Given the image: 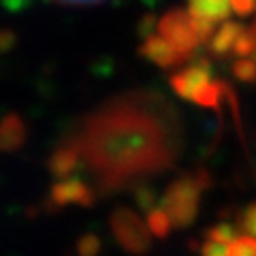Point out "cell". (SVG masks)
<instances>
[{
	"mask_svg": "<svg viewBox=\"0 0 256 256\" xmlns=\"http://www.w3.org/2000/svg\"><path fill=\"white\" fill-rule=\"evenodd\" d=\"M156 120L160 118L130 105L111 107L92 118L84 139L75 143L98 169L100 184L120 188L130 175L156 171L171 162L173 150Z\"/></svg>",
	"mask_w": 256,
	"mask_h": 256,
	"instance_id": "6da1fadb",
	"label": "cell"
},
{
	"mask_svg": "<svg viewBox=\"0 0 256 256\" xmlns=\"http://www.w3.org/2000/svg\"><path fill=\"white\" fill-rule=\"evenodd\" d=\"M201 192H203V186L196 182L194 173L175 180L171 186L166 188L160 205L169 212L173 226L186 228L194 222L196 214H198V203H201Z\"/></svg>",
	"mask_w": 256,
	"mask_h": 256,
	"instance_id": "7a4b0ae2",
	"label": "cell"
},
{
	"mask_svg": "<svg viewBox=\"0 0 256 256\" xmlns=\"http://www.w3.org/2000/svg\"><path fill=\"white\" fill-rule=\"evenodd\" d=\"M109 224H111V233H114L118 244L122 246L126 252L141 256L150 250V246H152L150 226L132 210L118 207V210H114V214H111Z\"/></svg>",
	"mask_w": 256,
	"mask_h": 256,
	"instance_id": "3957f363",
	"label": "cell"
},
{
	"mask_svg": "<svg viewBox=\"0 0 256 256\" xmlns=\"http://www.w3.org/2000/svg\"><path fill=\"white\" fill-rule=\"evenodd\" d=\"M158 34H162L166 41H171L178 50L190 58L192 52L196 50L203 41L192 28V15L190 11H171L158 22Z\"/></svg>",
	"mask_w": 256,
	"mask_h": 256,
	"instance_id": "277c9868",
	"label": "cell"
},
{
	"mask_svg": "<svg viewBox=\"0 0 256 256\" xmlns=\"http://www.w3.org/2000/svg\"><path fill=\"white\" fill-rule=\"evenodd\" d=\"M212 82V68L205 60H198L194 64H188L184 70L175 73L171 77V88L175 90V94L182 96L186 100H194V96L198 90Z\"/></svg>",
	"mask_w": 256,
	"mask_h": 256,
	"instance_id": "5b68a950",
	"label": "cell"
},
{
	"mask_svg": "<svg viewBox=\"0 0 256 256\" xmlns=\"http://www.w3.org/2000/svg\"><path fill=\"white\" fill-rule=\"evenodd\" d=\"M50 201L56 207L64 205H79V207H92L94 205V192L84 180L79 178H64L56 182L50 192Z\"/></svg>",
	"mask_w": 256,
	"mask_h": 256,
	"instance_id": "8992f818",
	"label": "cell"
},
{
	"mask_svg": "<svg viewBox=\"0 0 256 256\" xmlns=\"http://www.w3.org/2000/svg\"><path fill=\"white\" fill-rule=\"evenodd\" d=\"M141 56H146L150 62L158 64L162 68H171V66H178L184 60H188L178 47H175L171 41H166L162 34H150L146 38V43L141 45Z\"/></svg>",
	"mask_w": 256,
	"mask_h": 256,
	"instance_id": "52a82bcc",
	"label": "cell"
},
{
	"mask_svg": "<svg viewBox=\"0 0 256 256\" xmlns=\"http://www.w3.org/2000/svg\"><path fill=\"white\" fill-rule=\"evenodd\" d=\"M28 130L18 114H9L0 120V152H15L26 143Z\"/></svg>",
	"mask_w": 256,
	"mask_h": 256,
	"instance_id": "ba28073f",
	"label": "cell"
},
{
	"mask_svg": "<svg viewBox=\"0 0 256 256\" xmlns=\"http://www.w3.org/2000/svg\"><path fill=\"white\" fill-rule=\"evenodd\" d=\"M79 148H77V143H62V146H58L54 152H52V156H50V171L54 178H58V180H64V178H68L70 173L75 171V166L79 164Z\"/></svg>",
	"mask_w": 256,
	"mask_h": 256,
	"instance_id": "9c48e42d",
	"label": "cell"
},
{
	"mask_svg": "<svg viewBox=\"0 0 256 256\" xmlns=\"http://www.w3.org/2000/svg\"><path fill=\"white\" fill-rule=\"evenodd\" d=\"M188 11L198 18L222 22L233 9H230V0H188Z\"/></svg>",
	"mask_w": 256,
	"mask_h": 256,
	"instance_id": "30bf717a",
	"label": "cell"
},
{
	"mask_svg": "<svg viewBox=\"0 0 256 256\" xmlns=\"http://www.w3.org/2000/svg\"><path fill=\"white\" fill-rule=\"evenodd\" d=\"M242 26L235 22H226L224 26L218 30V32H214V36H212V52L216 56H224V54H230L233 52V45L237 41V36L242 34Z\"/></svg>",
	"mask_w": 256,
	"mask_h": 256,
	"instance_id": "8fae6325",
	"label": "cell"
},
{
	"mask_svg": "<svg viewBox=\"0 0 256 256\" xmlns=\"http://www.w3.org/2000/svg\"><path fill=\"white\" fill-rule=\"evenodd\" d=\"M148 226H150V233L158 237V239H166L171 233V228H173V220H171V216L169 212L164 210L162 205L160 207H152V210L148 212Z\"/></svg>",
	"mask_w": 256,
	"mask_h": 256,
	"instance_id": "7c38bea8",
	"label": "cell"
},
{
	"mask_svg": "<svg viewBox=\"0 0 256 256\" xmlns=\"http://www.w3.org/2000/svg\"><path fill=\"white\" fill-rule=\"evenodd\" d=\"M224 94H226V84L210 82L203 90L196 92L192 102H196V105H201V107H207V109H220V98Z\"/></svg>",
	"mask_w": 256,
	"mask_h": 256,
	"instance_id": "4fadbf2b",
	"label": "cell"
},
{
	"mask_svg": "<svg viewBox=\"0 0 256 256\" xmlns=\"http://www.w3.org/2000/svg\"><path fill=\"white\" fill-rule=\"evenodd\" d=\"M228 256H256V235H237L228 244Z\"/></svg>",
	"mask_w": 256,
	"mask_h": 256,
	"instance_id": "5bb4252c",
	"label": "cell"
},
{
	"mask_svg": "<svg viewBox=\"0 0 256 256\" xmlns=\"http://www.w3.org/2000/svg\"><path fill=\"white\" fill-rule=\"evenodd\" d=\"M77 256H98L102 250V244H100V237L94 235V233H86L77 239Z\"/></svg>",
	"mask_w": 256,
	"mask_h": 256,
	"instance_id": "9a60e30c",
	"label": "cell"
},
{
	"mask_svg": "<svg viewBox=\"0 0 256 256\" xmlns=\"http://www.w3.org/2000/svg\"><path fill=\"white\" fill-rule=\"evenodd\" d=\"M235 237H237V226H233L230 222H220L207 230V239L222 242V244H230Z\"/></svg>",
	"mask_w": 256,
	"mask_h": 256,
	"instance_id": "2e32d148",
	"label": "cell"
},
{
	"mask_svg": "<svg viewBox=\"0 0 256 256\" xmlns=\"http://www.w3.org/2000/svg\"><path fill=\"white\" fill-rule=\"evenodd\" d=\"M233 75L244 84H254L256 82V62L242 58L233 64Z\"/></svg>",
	"mask_w": 256,
	"mask_h": 256,
	"instance_id": "e0dca14e",
	"label": "cell"
},
{
	"mask_svg": "<svg viewBox=\"0 0 256 256\" xmlns=\"http://www.w3.org/2000/svg\"><path fill=\"white\" fill-rule=\"evenodd\" d=\"M154 203H156V194L150 188H137V205L143 212L148 214L152 207H154Z\"/></svg>",
	"mask_w": 256,
	"mask_h": 256,
	"instance_id": "ac0fdd59",
	"label": "cell"
},
{
	"mask_svg": "<svg viewBox=\"0 0 256 256\" xmlns=\"http://www.w3.org/2000/svg\"><path fill=\"white\" fill-rule=\"evenodd\" d=\"M203 256H228V244L207 239L203 246Z\"/></svg>",
	"mask_w": 256,
	"mask_h": 256,
	"instance_id": "d6986e66",
	"label": "cell"
},
{
	"mask_svg": "<svg viewBox=\"0 0 256 256\" xmlns=\"http://www.w3.org/2000/svg\"><path fill=\"white\" fill-rule=\"evenodd\" d=\"M242 228L246 230V233L256 235V203L250 205L244 212V216H242Z\"/></svg>",
	"mask_w": 256,
	"mask_h": 256,
	"instance_id": "ffe728a7",
	"label": "cell"
},
{
	"mask_svg": "<svg viewBox=\"0 0 256 256\" xmlns=\"http://www.w3.org/2000/svg\"><path fill=\"white\" fill-rule=\"evenodd\" d=\"M230 9L237 15H250L256 9V0H230Z\"/></svg>",
	"mask_w": 256,
	"mask_h": 256,
	"instance_id": "44dd1931",
	"label": "cell"
},
{
	"mask_svg": "<svg viewBox=\"0 0 256 256\" xmlns=\"http://www.w3.org/2000/svg\"><path fill=\"white\" fill-rule=\"evenodd\" d=\"M15 43V36L11 32H0V52H6L9 47H13Z\"/></svg>",
	"mask_w": 256,
	"mask_h": 256,
	"instance_id": "7402d4cb",
	"label": "cell"
},
{
	"mask_svg": "<svg viewBox=\"0 0 256 256\" xmlns=\"http://www.w3.org/2000/svg\"><path fill=\"white\" fill-rule=\"evenodd\" d=\"M60 2H70V4H88V2H98V0H60Z\"/></svg>",
	"mask_w": 256,
	"mask_h": 256,
	"instance_id": "603a6c76",
	"label": "cell"
}]
</instances>
